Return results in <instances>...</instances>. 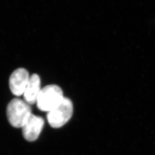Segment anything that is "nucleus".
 Here are the masks:
<instances>
[{"label":"nucleus","instance_id":"5","mask_svg":"<svg viewBox=\"0 0 155 155\" xmlns=\"http://www.w3.org/2000/svg\"><path fill=\"white\" fill-rule=\"evenodd\" d=\"M28 71L23 68L15 70L9 78V87L12 94L16 96H21L24 91L29 79Z\"/></svg>","mask_w":155,"mask_h":155},{"label":"nucleus","instance_id":"6","mask_svg":"<svg viewBox=\"0 0 155 155\" xmlns=\"http://www.w3.org/2000/svg\"><path fill=\"white\" fill-rule=\"evenodd\" d=\"M41 90L40 78L38 74H34L30 76L23 94L24 101L30 105L36 104Z\"/></svg>","mask_w":155,"mask_h":155},{"label":"nucleus","instance_id":"1","mask_svg":"<svg viewBox=\"0 0 155 155\" xmlns=\"http://www.w3.org/2000/svg\"><path fill=\"white\" fill-rule=\"evenodd\" d=\"M30 105L24 100L14 98L7 106L6 115L8 121L12 127L20 128L32 114Z\"/></svg>","mask_w":155,"mask_h":155},{"label":"nucleus","instance_id":"2","mask_svg":"<svg viewBox=\"0 0 155 155\" xmlns=\"http://www.w3.org/2000/svg\"><path fill=\"white\" fill-rule=\"evenodd\" d=\"M64 97L63 91L59 86L48 85L41 90L36 105L40 110L48 113L58 105Z\"/></svg>","mask_w":155,"mask_h":155},{"label":"nucleus","instance_id":"4","mask_svg":"<svg viewBox=\"0 0 155 155\" xmlns=\"http://www.w3.org/2000/svg\"><path fill=\"white\" fill-rule=\"evenodd\" d=\"M44 125L45 120L42 117L32 113L21 127L24 138L30 142L36 140L42 131Z\"/></svg>","mask_w":155,"mask_h":155},{"label":"nucleus","instance_id":"3","mask_svg":"<svg viewBox=\"0 0 155 155\" xmlns=\"http://www.w3.org/2000/svg\"><path fill=\"white\" fill-rule=\"evenodd\" d=\"M72 113L73 104L71 101L64 97L58 105L47 113V118L51 127L59 128L70 120Z\"/></svg>","mask_w":155,"mask_h":155}]
</instances>
